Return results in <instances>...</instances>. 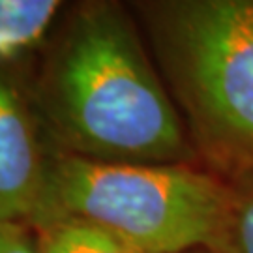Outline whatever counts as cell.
Instances as JSON below:
<instances>
[{
	"instance_id": "cell-1",
	"label": "cell",
	"mask_w": 253,
	"mask_h": 253,
	"mask_svg": "<svg viewBox=\"0 0 253 253\" xmlns=\"http://www.w3.org/2000/svg\"><path fill=\"white\" fill-rule=\"evenodd\" d=\"M27 96L53 152L109 163H199L122 4L70 9Z\"/></svg>"
},
{
	"instance_id": "cell-2",
	"label": "cell",
	"mask_w": 253,
	"mask_h": 253,
	"mask_svg": "<svg viewBox=\"0 0 253 253\" xmlns=\"http://www.w3.org/2000/svg\"><path fill=\"white\" fill-rule=\"evenodd\" d=\"M133 9L203 167L253 169V0H152Z\"/></svg>"
},
{
	"instance_id": "cell-3",
	"label": "cell",
	"mask_w": 253,
	"mask_h": 253,
	"mask_svg": "<svg viewBox=\"0 0 253 253\" xmlns=\"http://www.w3.org/2000/svg\"><path fill=\"white\" fill-rule=\"evenodd\" d=\"M229 184L201 163H109L49 150L32 229L75 217L111 231L141 253H217Z\"/></svg>"
},
{
	"instance_id": "cell-4",
	"label": "cell",
	"mask_w": 253,
	"mask_h": 253,
	"mask_svg": "<svg viewBox=\"0 0 253 253\" xmlns=\"http://www.w3.org/2000/svg\"><path fill=\"white\" fill-rule=\"evenodd\" d=\"M47 156L28 96L0 68V225H32L43 195Z\"/></svg>"
},
{
	"instance_id": "cell-5",
	"label": "cell",
	"mask_w": 253,
	"mask_h": 253,
	"mask_svg": "<svg viewBox=\"0 0 253 253\" xmlns=\"http://www.w3.org/2000/svg\"><path fill=\"white\" fill-rule=\"evenodd\" d=\"M60 9L58 0H0V68L45 45Z\"/></svg>"
},
{
	"instance_id": "cell-6",
	"label": "cell",
	"mask_w": 253,
	"mask_h": 253,
	"mask_svg": "<svg viewBox=\"0 0 253 253\" xmlns=\"http://www.w3.org/2000/svg\"><path fill=\"white\" fill-rule=\"evenodd\" d=\"M40 253H141L90 221L62 217L34 229Z\"/></svg>"
},
{
	"instance_id": "cell-7",
	"label": "cell",
	"mask_w": 253,
	"mask_h": 253,
	"mask_svg": "<svg viewBox=\"0 0 253 253\" xmlns=\"http://www.w3.org/2000/svg\"><path fill=\"white\" fill-rule=\"evenodd\" d=\"M225 180L229 184V212L217 253H253V169Z\"/></svg>"
},
{
	"instance_id": "cell-8",
	"label": "cell",
	"mask_w": 253,
	"mask_h": 253,
	"mask_svg": "<svg viewBox=\"0 0 253 253\" xmlns=\"http://www.w3.org/2000/svg\"><path fill=\"white\" fill-rule=\"evenodd\" d=\"M0 253H40L34 229L25 223H2Z\"/></svg>"
},
{
	"instance_id": "cell-9",
	"label": "cell",
	"mask_w": 253,
	"mask_h": 253,
	"mask_svg": "<svg viewBox=\"0 0 253 253\" xmlns=\"http://www.w3.org/2000/svg\"><path fill=\"white\" fill-rule=\"evenodd\" d=\"M190 253H214V252H210V250H195V252H190Z\"/></svg>"
}]
</instances>
